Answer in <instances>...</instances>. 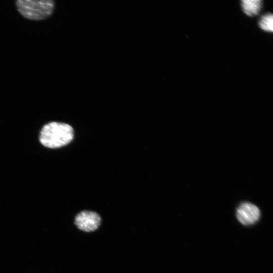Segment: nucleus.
<instances>
[{
	"label": "nucleus",
	"mask_w": 273,
	"mask_h": 273,
	"mask_svg": "<svg viewBox=\"0 0 273 273\" xmlns=\"http://www.w3.org/2000/svg\"><path fill=\"white\" fill-rule=\"evenodd\" d=\"M16 6L19 13L26 18L40 20L49 17L53 12V1L19 0Z\"/></svg>",
	"instance_id": "obj_2"
},
{
	"label": "nucleus",
	"mask_w": 273,
	"mask_h": 273,
	"mask_svg": "<svg viewBox=\"0 0 273 273\" xmlns=\"http://www.w3.org/2000/svg\"><path fill=\"white\" fill-rule=\"evenodd\" d=\"M101 223V218L96 212L84 210L79 213L75 218L74 224L80 230L92 232L97 230Z\"/></svg>",
	"instance_id": "obj_3"
},
{
	"label": "nucleus",
	"mask_w": 273,
	"mask_h": 273,
	"mask_svg": "<svg viewBox=\"0 0 273 273\" xmlns=\"http://www.w3.org/2000/svg\"><path fill=\"white\" fill-rule=\"evenodd\" d=\"M243 11L249 16H254L260 11L262 2L261 0H243L241 2Z\"/></svg>",
	"instance_id": "obj_5"
},
{
	"label": "nucleus",
	"mask_w": 273,
	"mask_h": 273,
	"mask_svg": "<svg viewBox=\"0 0 273 273\" xmlns=\"http://www.w3.org/2000/svg\"><path fill=\"white\" fill-rule=\"evenodd\" d=\"M73 137L74 130L70 125L52 122L42 128L39 140L44 146L50 148H57L69 144Z\"/></svg>",
	"instance_id": "obj_1"
},
{
	"label": "nucleus",
	"mask_w": 273,
	"mask_h": 273,
	"mask_svg": "<svg viewBox=\"0 0 273 273\" xmlns=\"http://www.w3.org/2000/svg\"><path fill=\"white\" fill-rule=\"evenodd\" d=\"M236 216L238 221L244 225H250L256 223L260 218V211L255 205L244 202L237 209Z\"/></svg>",
	"instance_id": "obj_4"
},
{
	"label": "nucleus",
	"mask_w": 273,
	"mask_h": 273,
	"mask_svg": "<svg viewBox=\"0 0 273 273\" xmlns=\"http://www.w3.org/2000/svg\"><path fill=\"white\" fill-rule=\"evenodd\" d=\"M260 28L266 32H272L273 31V16L271 13H267L262 16L258 22Z\"/></svg>",
	"instance_id": "obj_6"
}]
</instances>
